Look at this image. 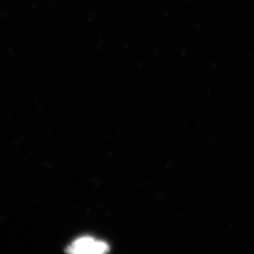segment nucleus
Returning a JSON list of instances; mask_svg holds the SVG:
<instances>
[{
	"label": "nucleus",
	"mask_w": 254,
	"mask_h": 254,
	"mask_svg": "<svg viewBox=\"0 0 254 254\" xmlns=\"http://www.w3.org/2000/svg\"><path fill=\"white\" fill-rule=\"evenodd\" d=\"M109 250L110 247L106 242L86 236L72 242L67 247V252L77 254H106Z\"/></svg>",
	"instance_id": "obj_1"
}]
</instances>
